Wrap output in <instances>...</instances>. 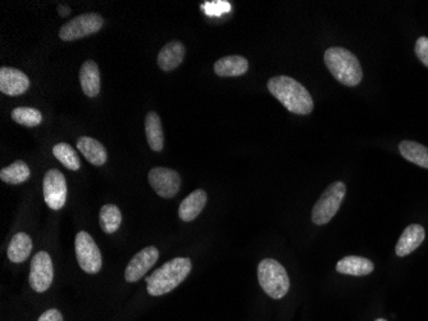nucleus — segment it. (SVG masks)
Listing matches in <instances>:
<instances>
[{"instance_id":"obj_29","label":"nucleus","mask_w":428,"mask_h":321,"mask_svg":"<svg viewBox=\"0 0 428 321\" xmlns=\"http://www.w3.org/2000/svg\"><path fill=\"white\" fill-rule=\"evenodd\" d=\"M38 321H63V316L58 310L50 308L41 315Z\"/></svg>"},{"instance_id":"obj_19","label":"nucleus","mask_w":428,"mask_h":321,"mask_svg":"<svg viewBox=\"0 0 428 321\" xmlns=\"http://www.w3.org/2000/svg\"><path fill=\"white\" fill-rule=\"evenodd\" d=\"M373 270V262L359 256H346L337 262L336 265L337 273L353 276H366L371 274Z\"/></svg>"},{"instance_id":"obj_1","label":"nucleus","mask_w":428,"mask_h":321,"mask_svg":"<svg viewBox=\"0 0 428 321\" xmlns=\"http://www.w3.org/2000/svg\"><path fill=\"white\" fill-rule=\"evenodd\" d=\"M270 93L292 114H309L314 102L309 92L300 82L289 76L272 77L267 84Z\"/></svg>"},{"instance_id":"obj_8","label":"nucleus","mask_w":428,"mask_h":321,"mask_svg":"<svg viewBox=\"0 0 428 321\" xmlns=\"http://www.w3.org/2000/svg\"><path fill=\"white\" fill-rule=\"evenodd\" d=\"M44 200L48 207L54 211L63 208L67 201V183L65 175L60 170L46 171L43 180Z\"/></svg>"},{"instance_id":"obj_5","label":"nucleus","mask_w":428,"mask_h":321,"mask_svg":"<svg viewBox=\"0 0 428 321\" xmlns=\"http://www.w3.org/2000/svg\"><path fill=\"white\" fill-rule=\"evenodd\" d=\"M346 195V185L343 181H335L323 192L313 211L312 221L316 225H326L334 219Z\"/></svg>"},{"instance_id":"obj_28","label":"nucleus","mask_w":428,"mask_h":321,"mask_svg":"<svg viewBox=\"0 0 428 321\" xmlns=\"http://www.w3.org/2000/svg\"><path fill=\"white\" fill-rule=\"evenodd\" d=\"M205 11L209 16H219L222 12L230 11V4L227 1H213V3H205Z\"/></svg>"},{"instance_id":"obj_17","label":"nucleus","mask_w":428,"mask_h":321,"mask_svg":"<svg viewBox=\"0 0 428 321\" xmlns=\"http://www.w3.org/2000/svg\"><path fill=\"white\" fill-rule=\"evenodd\" d=\"M79 84L82 92L90 98L100 93V71L94 60H86L79 68Z\"/></svg>"},{"instance_id":"obj_3","label":"nucleus","mask_w":428,"mask_h":321,"mask_svg":"<svg viewBox=\"0 0 428 321\" xmlns=\"http://www.w3.org/2000/svg\"><path fill=\"white\" fill-rule=\"evenodd\" d=\"M324 62L329 72L345 87H356L363 79V70L359 60L348 49L332 47L326 50Z\"/></svg>"},{"instance_id":"obj_18","label":"nucleus","mask_w":428,"mask_h":321,"mask_svg":"<svg viewBox=\"0 0 428 321\" xmlns=\"http://www.w3.org/2000/svg\"><path fill=\"white\" fill-rule=\"evenodd\" d=\"M77 148L86 160L94 166H103L108 160L104 146L90 136H81L77 141Z\"/></svg>"},{"instance_id":"obj_12","label":"nucleus","mask_w":428,"mask_h":321,"mask_svg":"<svg viewBox=\"0 0 428 321\" xmlns=\"http://www.w3.org/2000/svg\"><path fill=\"white\" fill-rule=\"evenodd\" d=\"M30 87V79L26 74L13 67L0 70V92L9 97H17L26 93Z\"/></svg>"},{"instance_id":"obj_20","label":"nucleus","mask_w":428,"mask_h":321,"mask_svg":"<svg viewBox=\"0 0 428 321\" xmlns=\"http://www.w3.org/2000/svg\"><path fill=\"white\" fill-rule=\"evenodd\" d=\"M146 141L149 147L154 152H162L165 147V136H163V129L158 114L149 112L146 117Z\"/></svg>"},{"instance_id":"obj_2","label":"nucleus","mask_w":428,"mask_h":321,"mask_svg":"<svg viewBox=\"0 0 428 321\" xmlns=\"http://www.w3.org/2000/svg\"><path fill=\"white\" fill-rule=\"evenodd\" d=\"M192 268V260L186 257H177L165 262L162 268L146 278L148 293L154 297L170 293L189 276Z\"/></svg>"},{"instance_id":"obj_14","label":"nucleus","mask_w":428,"mask_h":321,"mask_svg":"<svg viewBox=\"0 0 428 321\" xmlns=\"http://www.w3.org/2000/svg\"><path fill=\"white\" fill-rule=\"evenodd\" d=\"M185 58V45L181 41H170L160 49L158 54V66L163 71H173L182 63Z\"/></svg>"},{"instance_id":"obj_22","label":"nucleus","mask_w":428,"mask_h":321,"mask_svg":"<svg viewBox=\"0 0 428 321\" xmlns=\"http://www.w3.org/2000/svg\"><path fill=\"white\" fill-rule=\"evenodd\" d=\"M399 151L402 157L409 162L423 168H428V148L417 141H402L399 144Z\"/></svg>"},{"instance_id":"obj_6","label":"nucleus","mask_w":428,"mask_h":321,"mask_svg":"<svg viewBox=\"0 0 428 321\" xmlns=\"http://www.w3.org/2000/svg\"><path fill=\"white\" fill-rule=\"evenodd\" d=\"M104 20L98 13H84L75 17L60 30V38L63 41H75L95 34L103 28Z\"/></svg>"},{"instance_id":"obj_23","label":"nucleus","mask_w":428,"mask_h":321,"mask_svg":"<svg viewBox=\"0 0 428 321\" xmlns=\"http://www.w3.org/2000/svg\"><path fill=\"white\" fill-rule=\"evenodd\" d=\"M31 171L23 160H16L8 168H4L0 171V179L7 184L18 185L30 179Z\"/></svg>"},{"instance_id":"obj_11","label":"nucleus","mask_w":428,"mask_h":321,"mask_svg":"<svg viewBox=\"0 0 428 321\" xmlns=\"http://www.w3.org/2000/svg\"><path fill=\"white\" fill-rule=\"evenodd\" d=\"M159 251L155 247H146L135 254L128 262L125 271V279L128 283L140 281L158 261Z\"/></svg>"},{"instance_id":"obj_9","label":"nucleus","mask_w":428,"mask_h":321,"mask_svg":"<svg viewBox=\"0 0 428 321\" xmlns=\"http://www.w3.org/2000/svg\"><path fill=\"white\" fill-rule=\"evenodd\" d=\"M54 278L53 261L49 254L44 251L33 256L30 271V285L35 292L43 293L52 285Z\"/></svg>"},{"instance_id":"obj_30","label":"nucleus","mask_w":428,"mask_h":321,"mask_svg":"<svg viewBox=\"0 0 428 321\" xmlns=\"http://www.w3.org/2000/svg\"><path fill=\"white\" fill-rule=\"evenodd\" d=\"M58 12H60V14L62 16V17H66L67 14L71 12V9H70V8L63 7V6H60V8H58Z\"/></svg>"},{"instance_id":"obj_27","label":"nucleus","mask_w":428,"mask_h":321,"mask_svg":"<svg viewBox=\"0 0 428 321\" xmlns=\"http://www.w3.org/2000/svg\"><path fill=\"white\" fill-rule=\"evenodd\" d=\"M415 55L418 60L428 67V38L427 36H421L417 43H415Z\"/></svg>"},{"instance_id":"obj_31","label":"nucleus","mask_w":428,"mask_h":321,"mask_svg":"<svg viewBox=\"0 0 428 321\" xmlns=\"http://www.w3.org/2000/svg\"><path fill=\"white\" fill-rule=\"evenodd\" d=\"M375 321H388V320H385V319H377V320Z\"/></svg>"},{"instance_id":"obj_10","label":"nucleus","mask_w":428,"mask_h":321,"mask_svg":"<svg viewBox=\"0 0 428 321\" xmlns=\"http://www.w3.org/2000/svg\"><path fill=\"white\" fill-rule=\"evenodd\" d=\"M149 183L155 193L162 198H172L181 187V176L177 171L167 168H154L148 175Z\"/></svg>"},{"instance_id":"obj_16","label":"nucleus","mask_w":428,"mask_h":321,"mask_svg":"<svg viewBox=\"0 0 428 321\" xmlns=\"http://www.w3.org/2000/svg\"><path fill=\"white\" fill-rule=\"evenodd\" d=\"M249 62L241 55H227L214 63V72L221 77H237L246 74Z\"/></svg>"},{"instance_id":"obj_7","label":"nucleus","mask_w":428,"mask_h":321,"mask_svg":"<svg viewBox=\"0 0 428 321\" xmlns=\"http://www.w3.org/2000/svg\"><path fill=\"white\" fill-rule=\"evenodd\" d=\"M76 257L79 262V268H82L87 274H97L99 273L103 261L101 254L92 235L86 232H79L76 235L75 241Z\"/></svg>"},{"instance_id":"obj_24","label":"nucleus","mask_w":428,"mask_h":321,"mask_svg":"<svg viewBox=\"0 0 428 321\" xmlns=\"http://www.w3.org/2000/svg\"><path fill=\"white\" fill-rule=\"evenodd\" d=\"M100 228L106 234H113L119 230L122 222L121 210L114 205H106L100 210Z\"/></svg>"},{"instance_id":"obj_25","label":"nucleus","mask_w":428,"mask_h":321,"mask_svg":"<svg viewBox=\"0 0 428 321\" xmlns=\"http://www.w3.org/2000/svg\"><path fill=\"white\" fill-rule=\"evenodd\" d=\"M54 157L60 160V163L72 171H77L81 168L79 156L76 151L67 143H58L53 147Z\"/></svg>"},{"instance_id":"obj_4","label":"nucleus","mask_w":428,"mask_h":321,"mask_svg":"<svg viewBox=\"0 0 428 321\" xmlns=\"http://www.w3.org/2000/svg\"><path fill=\"white\" fill-rule=\"evenodd\" d=\"M258 281L260 287L273 300H281L287 295L290 279L287 271L276 260L265 259L258 265Z\"/></svg>"},{"instance_id":"obj_13","label":"nucleus","mask_w":428,"mask_h":321,"mask_svg":"<svg viewBox=\"0 0 428 321\" xmlns=\"http://www.w3.org/2000/svg\"><path fill=\"white\" fill-rule=\"evenodd\" d=\"M426 238V230L418 224L409 225L408 228L402 232L400 239L396 244V254L399 257H404L408 254L415 252L417 248L419 247L422 241Z\"/></svg>"},{"instance_id":"obj_26","label":"nucleus","mask_w":428,"mask_h":321,"mask_svg":"<svg viewBox=\"0 0 428 321\" xmlns=\"http://www.w3.org/2000/svg\"><path fill=\"white\" fill-rule=\"evenodd\" d=\"M12 119L22 126L35 127L41 124L43 114L39 109L31 107H17L12 111Z\"/></svg>"},{"instance_id":"obj_15","label":"nucleus","mask_w":428,"mask_h":321,"mask_svg":"<svg viewBox=\"0 0 428 321\" xmlns=\"http://www.w3.org/2000/svg\"><path fill=\"white\" fill-rule=\"evenodd\" d=\"M207 200H208L207 193L203 189H197L195 192H192V195H187L180 205V210H178L180 219L185 222L195 220L205 207Z\"/></svg>"},{"instance_id":"obj_21","label":"nucleus","mask_w":428,"mask_h":321,"mask_svg":"<svg viewBox=\"0 0 428 321\" xmlns=\"http://www.w3.org/2000/svg\"><path fill=\"white\" fill-rule=\"evenodd\" d=\"M33 251V241L26 233H17L8 246V259L14 263L26 261Z\"/></svg>"}]
</instances>
